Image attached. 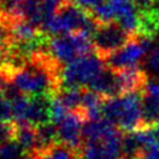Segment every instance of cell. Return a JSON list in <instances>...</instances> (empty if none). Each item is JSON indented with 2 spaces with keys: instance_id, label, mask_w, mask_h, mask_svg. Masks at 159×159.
Here are the masks:
<instances>
[{
  "instance_id": "29",
  "label": "cell",
  "mask_w": 159,
  "mask_h": 159,
  "mask_svg": "<svg viewBox=\"0 0 159 159\" xmlns=\"http://www.w3.org/2000/svg\"><path fill=\"white\" fill-rule=\"evenodd\" d=\"M80 159H84V158H83V157H82V155H81V157H80Z\"/></svg>"
},
{
  "instance_id": "1",
  "label": "cell",
  "mask_w": 159,
  "mask_h": 159,
  "mask_svg": "<svg viewBox=\"0 0 159 159\" xmlns=\"http://www.w3.org/2000/svg\"><path fill=\"white\" fill-rule=\"evenodd\" d=\"M99 25L91 11L77 6L70 0H65L57 12L42 22L41 31L45 36L65 35L75 31H83L93 36Z\"/></svg>"
},
{
  "instance_id": "28",
  "label": "cell",
  "mask_w": 159,
  "mask_h": 159,
  "mask_svg": "<svg viewBox=\"0 0 159 159\" xmlns=\"http://www.w3.org/2000/svg\"><path fill=\"white\" fill-rule=\"evenodd\" d=\"M24 159H32V158H31V157H29V155H26V157H25Z\"/></svg>"
},
{
  "instance_id": "9",
  "label": "cell",
  "mask_w": 159,
  "mask_h": 159,
  "mask_svg": "<svg viewBox=\"0 0 159 159\" xmlns=\"http://www.w3.org/2000/svg\"><path fill=\"white\" fill-rule=\"evenodd\" d=\"M82 152L76 150L61 142H57L50 147L37 150L35 154L29 155L32 159H80Z\"/></svg>"
},
{
  "instance_id": "21",
  "label": "cell",
  "mask_w": 159,
  "mask_h": 159,
  "mask_svg": "<svg viewBox=\"0 0 159 159\" xmlns=\"http://www.w3.org/2000/svg\"><path fill=\"white\" fill-rule=\"evenodd\" d=\"M143 93L150 96L152 98L159 101V80L157 78H148L145 86H144V89H143Z\"/></svg>"
},
{
  "instance_id": "6",
  "label": "cell",
  "mask_w": 159,
  "mask_h": 159,
  "mask_svg": "<svg viewBox=\"0 0 159 159\" xmlns=\"http://www.w3.org/2000/svg\"><path fill=\"white\" fill-rule=\"evenodd\" d=\"M87 88L99 93L103 97H113V96L123 94V87L120 83L118 71L108 66L89 82Z\"/></svg>"
},
{
  "instance_id": "31",
  "label": "cell",
  "mask_w": 159,
  "mask_h": 159,
  "mask_svg": "<svg viewBox=\"0 0 159 159\" xmlns=\"http://www.w3.org/2000/svg\"><path fill=\"white\" fill-rule=\"evenodd\" d=\"M119 159H124V158H119Z\"/></svg>"
},
{
  "instance_id": "19",
  "label": "cell",
  "mask_w": 159,
  "mask_h": 159,
  "mask_svg": "<svg viewBox=\"0 0 159 159\" xmlns=\"http://www.w3.org/2000/svg\"><path fill=\"white\" fill-rule=\"evenodd\" d=\"M12 118H14L12 101L0 93V119L5 122H12Z\"/></svg>"
},
{
  "instance_id": "15",
  "label": "cell",
  "mask_w": 159,
  "mask_h": 159,
  "mask_svg": "<svg viewBox=\"0 0 159 159\" xmlns=\"http://www.w3.org/2000/svg\"><path fill=\"white\" fill-rule=\"evenodd\" d=\"M26 153L16 139L0 144V159H24Z\"/></svg>"
},
{
  "instance_id": "16",
  "label": "cell",
  "mask_w": 159,
  "mask_h": 159,
  "mask_svg": "<svg viewBox=\"0 0 159 159\" xmlns=\"http://www.w3.org/2000/svg\"><path fill=\"white\" fill-rule=\"evenodd\" d=\"M70 109L65 106V103L61 101V98L55 93L51 96V104H50V114H51V122L55 124H60L65 117L68 114Z\"/></svg>"
},
{
  "instance_id": "2",
  "label": "cell",
  "mask_w": 159,
  "mask_h": 159,
  "mask_svg": "<svg viewBox=\"0 0 159 159\" xmlns=\"http://www.w3.org/2000/svg\"><path fill=\"white\" fill-rule=\"evenodd\" d=\"M107 67L106 61L96 51L82 55L72 62L63 65L58 71V82L61 88L81 87L87 88L89 82Z\"/></svg>"
},
{
  "instance_id": "4",
  "label": "cell",
  "mask_w": 159,
  "mask_h": 159,
  "mask_svg": "<svg viewBox=\"0 0 159 159\" xmlns=\"http://www.w3.org/2000/svg\"><path fill=\"white\" fill-rule=\"evenodd\" d=\"M145 55H147V51L142 46L137 35L134 34L125 45H123L120 48L108 55L104 58V61L108 67L116 71H119L123 68L139 66L140 61L144 58Z\"/></svg>"
},
{
  "instance_id": "30",
  "label": "cell",
  "mask_w": 159,
  "mask_h": 159,
  "mask_svg": "<svg viewBox=\"0 0 159 159\" xmlns=\"http://www.w3.org/2000/svg\"><path fill=\"white\" fill-rule=\"evenodd\" d=\"M2 1H4V0H0V4H1V2H2Z\"/></svg>"
},
{
  "instance_id": "12",
  "label": "cell",
  "mask_w": 159,
  "mask_h": 159,
  "mask_svg": "<svg viewBox=\"0 0 159 159\" xmlns=\"http://www.w3.org/2000/svg\"><path fill=\"white\" fill-rule=\"evenodd\" d=\"M36 130H37L40 149L50 147L58 142V129H57V124H55L53 122L50 120V122L42 123L36 127Z\"/></svg>"
},
{
  "instance_id": "22",
  "label": "cell",
  "mask_w": 159,
  "mask_h": 159,
  "mask_svg": "<svg viewBox=\"0 0 159 159\" xmlns=\"http://www.w3.org/2000/svg\"><path fill=\"white\" fill-rule=\"evenodd\" d=\"M145 66L153 72H159V46L150 51L147 57Z\"/></svg>"
},
{
  "instance_id": "26",
  "label": "cell",
  "mask_w": 159,
  "mask_h": 159,
  "mask_svg": "<svg viewBox=\"0 0 159 159\" xmlns=\"http://www.w3.org/2000/svg\"><path fill=\"white\" fill-rule=\"evenodd\" d=\"M7 81H9V80L6 78V76L4 75V72H2L1 68H0V93L2 92V89H4V87H5V84H6Z\"/></svg>"
},
{
  "instance_id": "25",
  "label": "cell",
  "mask_w": 159,
  "mask_h": 159,
  "mask_svg": "<svg viewBox=\"0 0 159 159\" xmlns=\"http://www.w3.org/2000/svg\"><path fill=\"white\" fill-rule=\"evenodd\" d=\"M9 50H10V43H7L6 41H4L1 37H0V63H2L9 53Z\"/></svg>"
},
{
  "instance_id": "18",
  "label": "cell",
  "mask_w": 159,
  "mask_h": 159,
  "mask_svg": "<svg viewBox=\"0 0 159 159\" xmlns=\"http://www.w3.org/2000/svg\"><path fill=\"white\" fill-rule=\"evenodd\" d=\"M63 2L65 0H41L40 7H41V14H42V22L50 19L51 16H53Z\"/></svg>"
},
{
  "instance_id": "3",
  "label": "cell",
  "mask_w": 159,
  "mask_h": 159,
  "mask_svg": "<svg viewBox=\"0 0 159 159\" xmlns=\"http://www.w3.org/2000/svg\"><path fill=\"white\" fill-rule=\"evenodd\" d=\"M132 34L125 31L118 22L101 24L94 35L92 36L94 51L103 58H106L112 52L120 48L130 39Z\"/></svg>"
},
{
  "instance_id": "5",
  "label": "cell",
  "mask_w": 159,
  "mask_h": 159,
  "mask_svg": "<svg viewBox=\"0 0 159 159\" xmlns=\"http://www.w3.org/2000/svg\"><path fill=\"white\" fill-rule=\"evenodd\" d=\"M86 122V118L81 109L77 111H70L68 114L65 117V119L57 124L58 129V142L82 152L83 148V135L82 129L83 124Z\"/></svg>"
},
{
  "instance_id": "20",
  "label": "cell",
  "mask_w": 159,
  "mask_h": 159,
  "mask_svg": "<svg viewBox=\"0 0 159 159\" xmlns=\"http://www.w3.org/2000/svg\"><path fill=\"white\" fill-rule=\"evenodd\" d=\"M16 124L14 122H5L0 119V144L15 139Z\"/></svg>"
},
{
  "instance_id": "27",
  "label": "cell",
  "mask_w": 159,
  "mask_h": 159,
  "mask_svg": "<svg viewBox=\"0 0 159 159\" xmlns=\"http://www.w3.org/2000/svg\"><path fill=\"white\" fill-rule=\"evenodd\" d=\"M153 129H154V133H155V135L159 138V123H158V124H157V125H155Z\"/></svg>"
},
{
  "instance_id": "13",
  "label": "cell",
  "mask_w": 159,
  "mask_h": 159,
  "mask_svg": "<svg viewBox=\"0 0 159 159\" xmlns=\"http://www.w3.org/2000/svg\"><path fill=\"white\" fill-rule=\"evenodd\" d=\"M30 106V96L21 93L16 98L12 99L14 108V118L12 122L16 125H26L27 124V111Z\"/></svg>"
},
{
  "instance_id": "8",
  "label": "cell",
  "mask_w": 159,
  "mask_h": 159,
  "mask_svg": "<svg viewBox=\"0 0 159 159\" xmlns=\"http://www.w3.org/2000/svg\"><path fill=\"white\" fill-rule=\"evenodd\" d=\"M12 42L14 41H36L40 37L41 29L26 19H16L7 24Z\"/></svg>"
},
{
  "instance_id": "7",
  "label": "cell",
  "mask_w": 159,
  "mask_h": 159,
  "mask_svg": "<svg viewBox=\"0 0 159 159\" xmlns=\"http://www.w3.org/2000/svg\"><path fill=\"white\" fill-rule=\"evenodd\" d=\"M51 96L48 94H36L30 96V106L27 111V124L37 127L42 123L51 120L50 114Z\"/></svg>"
},
{
  "instance_id": "14",
  "label": "cell",
  "mask_w": 159,
  "mask_h": 159,
  "mask_svg": "<svg viewBox=\"0 0 159 159\" xmlns=\"http://www.w3.org/2000/svg\"><path fill=\"white\" fill-rule=\"evenodd\" d=\"M83 89L81 87H71V88H61L56 94L61 98L65 106L70 111H77L81 108Z\"/></svg>"
},
{
  "instance_id": "10",
  "label": "cell",
  "mask_w": 159,
  "mask_h": 159,
  "mask_svg": "<svg viewBox=\"0 0 159 159\" xmlns=\"http://www.w3.org/2000/svg\"><path fill=\"white\" fill-rule=\"evenodd\" d=\"M15 139L24 148L26 155H32L40 149L39 137L36 127L26 124V125H16Z\"/></svg>"
},
{
  "instance_id": "24",
  "label": "cell",
  "mask_w": 159,
  "mask_h": 159,
  "mask_svg": "<svg viewBox=\"0 0 159 159\" xmlns=\"http://www.w3.org/2000/svg\"><path fill=\"white\" fill-rule=\"evenodd\" d=\"M70 1H72L73 4H76L77 6L87 10V11H92V9H94L97 5H99L104 0H70Z\"/></svg>"
},
{
  "instance_id": "11",
  "label": "cell",
  "mask_w": 159,
  "mask_h": 159,
  "mask_svg": "<svg viewBox=\"0 0 159 159\" xmlns=\"http://www.w3.org/2000/svg\"><path fill=\"white\" fill-rule=\"evenodd\" d=\"M159 123V101L142 93V128H154Z\"/></svg>"
},
{
  "instance_id": "17",
  "label": "cell",
  "mask_w": 159,
  "mask_h": 159,
  "mask_svg": "<svg viewBox=\"0 0 159 159\" xmlns=\"http://www.w3.org/2000/svg\"><path fill=\"white\" fill-rule=\"evenodd\" d=\"M92 15L97 19L99 24H109L116 20V14L108 2V0H104L99 5H97L94 9H92Z\"/></svg>"
},
{
  "instance_id": "23",
  "label": "cell",
  "mask_w": 159,
  "mask_h": 159,
  "mask_svg": "<svg viewBox=\"0 0 159 159\" xmlns=\"http://www.w3.org/2000/svg\"><path fill=\"white\" fill-rule=\"evenodd\" d=\"M135 9L138 10L139 14H143V12H149L155 2V0H132Z\"/></svg>"
}]
</instances>
